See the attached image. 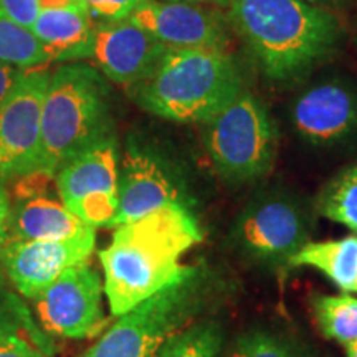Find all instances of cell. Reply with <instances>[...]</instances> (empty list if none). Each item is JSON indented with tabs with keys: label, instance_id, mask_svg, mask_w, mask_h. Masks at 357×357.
I'll use <instances>...</instances> for the list:
<instances>
[{
	"label": "cell",
	"instance_id": "6da1fadb",
	"mask_svg": "<svg viewBox=\"0 0 357 357\" xmlns=\"http://www.w3.org/2000/svg\"><path fill=\"white\" fill-rule=\"evenodd\" d=\"M200 240L197 218L178 204L116 227L100 252L111 314L118 318L181 280L190 268L182 265V257Z\"/></svg>",
	"mask_w": 357,
	"mask_h": 357
},
{
	"label": "cell",
	"instance_id": "7a4b0ae2",
	"mask_svg": "<svg viewBox=\"0 0 357 357\" xmlns=\"http://www.w3.org/2000/svg\"><path fill=\"white\" fill-rule=\"evenodd\" d=\"M227 20L271 82H293L339 42L336 17L305 0H231Z\"/></svg>",
	"mask_w": 357,
	"mask_h": 357
},
{
	"label": "cell",
	"instance_id": "3957f363",
	"mask_svg": "<svg viewBox=\"0 0 357 357\" xmlns=\"http://www.w3.org/2000/svg\"><path fill=\"white\" fill-rule=\"evenodd\" d=\"M147 113L174 123H207L243 93L235 58L218 48L169 50L149 77L131 86Z\"/></svg>",
	"mask_w": 357,
	"mask_h": 357
},
{
	"label": "cell",
	"instance_id": "277c9868",
	"mask_svg": "<svg viewBox=\"0 0 357 357\" xmlns=\"http://www.w3.org/2000/svg\"><path fill=\"white\" fill-rule=\"evenodd\" d=\"M109 84L86 63L53 71L42 108L37 172L55 177L66 160L109 136Z\"/></svg>",
	"mask_w": 357,
	"mask_h": 357
},
{
	"label": "cell",
	"instance_id": "5b68a950",
	"mask_svg": "<svg viewBox=\"0 0 357 357\" xmlns=\"http://www.w3.org/2000/svg\"><path fill=\"white\" fill-rule=\"evenodd\" d=\"M208 284L202 268L190 266L171 287L118 316L83 357H153L167 337L189 326L211 291Z\"/></svg>",
	"mask_w": 357,
	"mask_h": 357
},
{
	"label": "cell",
	"instance_id": "8992f818",
	"mask_svg": "<svg viewBox=\"0 0 357 357\" xmlns=\"http://www.w3.org/2000/svg\"><path fill=\"white\" fill-rule=\"evenodd\" d=\"M204 142L217 172L225 181L243 184L273 169L278 131L261 101L243 91L205 123Z\"/></svg>",
	"mask_w": 357,
	"mask_h": 357
},
{
	"label": "cell",
	"instance_id": "52a82bcc",
	"mask_svg": "<svg viewBox=\"0 0 357 357\" xmlns=\"http://www.w3.org/2000/svg\"><path fill=\"white\" fill-rule=\"evenodd\" d=\"M311 236V220L303 205L283 192H263L236 218L234 238L240 252L265 266H289Z\"/></svg>",
	"mask_w": 357,
	"mask_h": 357
},
{
	"label": "cell",
	"instance_id": "ba28073f",
	"mask_svg": "<svg viewBox=\"0 0 357 357\" xmlns=\"http://www.w3.org/2000/svg\"><path fill=\"white\" fill-rule=\"evenodd\" d=\"M56 189L61 204L93 227H114L119 212L118 146L113 136L86 147L58 169Z\"/></svg>",
	"mask_w": 357,
	"mask_h": 357
},
{
	"label": "cell",
	"instance_id": "9c48e42d",
	"mask_svg": "<svg viewBox=\"0 0 357 357\" xmlns=\"http://www.w3.org/2000/svg\"><path fill=\"white\" fill-rule=\"evenodd\" d=\"M50 77L47 68H26L0 102V182L37 172L42 108Z\"/></svg>",
	"mask_w": 357,
	"mask_h": 357
},
{
	"label": "cell",
	"instance_id": "30bf717a",
	"mask_svg": "<svg viewBox=\"0 0 357 357\" xmlns=\"http://www.w3.org/2000/svg\"><path fill=\"white\" fill-rule=\"evenodd\" d=\"M102 294L105 283L88 263L71 266L33 300L38 323L53 336H100L108 324L102 310Z\"/></svg>",
	"mask_w": 357,
	"mask_h": 357
},
{
	"label": "cell",
	"instance_id": "8fae6325",
	"mask_svg": "<svg viewBox=\"0 0 357 357\" xmlns=\"http://www.w3.org/2000/svg\"><path fill=\"white\" fill-rule=\"evenodd\" d=\"M119 212L114 227L134 222L166 205L189 207L184 185L166 159L149 147L129 141L118 181Z\"/></svg>",
	"mask_w": 357,
	"mask_h": 357
},
{
	"label": "cell",
	"instance_id": "7c38bea8",
	"mask_svg": "<svg viewBox=\"0 0 357 357\" xmlns=\"http://www.w3.org/2000/svg\"><path fill=\"white\" fill-rule=\"evenodd\" d=\"M95 234L68 240H10L0 252L3 273L22 296L35 300L71 266L88 263Z\"/></svg>",
	"mask_w": 357,
	"mask_h": 357
},
{
	"label": "cell",
	"instance_id": "4fadbf2b",
	"mask_svg": "<svg viewBox=\"0 0 357 357\" xmlns=\"http://www.w3.org/2000/svg\"><path fill=\"white\" fill-rule=\"evenodd\" d=\"M129 20L166 45L169 50H227L230 43L227 17L215 8L197 3L142 0Z\"/></svg>",
	"mask_w": 357,
	"mask_h": 357
},
{
	"label": "cell",
	"instance_id": "5bb4252c",
	"mask_svg": "<svg viewBox=\"0 0 357 357\" xmlns=\"http://www.w3.org/2000/svg\"><path fill=\"white\" fill-rule=\"evenodd\" d=\"M167 52L166 45L129 19L96 25L93 58L102 75L114 83L131 88L142 82Z\"/></svg>",
	"mask_w": 357,
	"mask_h": 357
},
{
	"label": "cell",
	"instance_id": "9a60e30c",
	"mask_svg": "<svg viewBox=\"0 0 357 357\" xmlns=\"http://www.w3.org/2000/svg\"><path fill=\"white\" fill-rule=\"evenodd\" d=\"M291 121L311 144H336L357 128V93L341 82L314 84L294 101Z\"/></svg>",
	"mask_w": 357,
	"mask_h": 357
},
{
	"label": "cell",
	"instance_id": "2e32d148",
	"mask_svg": "<svg viewBox=\"0 0 357 357\" xmlns=\"http://www.w3.org/2000/svg\"><path fill=\"white\" fill-rule=\"evenodd\" d=\"M48 55V61H73L95 53L96 25L84 3L40 10L30 29Z\"/></svg>",
	"mask_w": 357,
	"mask_h": 357
},
{
	"label": "cell",
	"instance_id": "e0dca14e",
	"mask_svg": "<svg viewBox=\"0 0 357 357\" xmlns=\"http://www.w3.org/2000/svg\"><path fill=\"white\" fill-rule=\"evenodd\" d=\"M95 231L63 204L43 195L19 199L8 215L12 240H68Z\"/></svg>",
	"mask_w": 357,
	"mask_h": 357
},
{
	"label": "cell",
	"instance_id": "ac0fdd59",
	"mask_svg": "<svg viewBox=\"0 0 357 357\" xmlns=\"http://www.w3.org/2000/svg\"><path fill=\"white\" fill-rule=\"evenodd\" d=\"M0 357H55L48 333L0 273Z\"/></svg>",
	"mask_w": 357,
	"mask_h": 357
},
{
	"label": "cell",
	"instance_id": "d6986e66",
	"mask_svg": "<svg viewBox=\"0 0 357 357\" xmlns=\"http://www.w3.org/2000/svg\"><path fill=\"white\" fill-rule=\"evenodd\" d=\"M289 266L314 268L344 294H357V235L307 242Z\"/></svg>",
	"mask_w": 357,
	"mask_h": 357
},
{
	"label": "cell",
	"instance_id": "ffe728a7",
	"mask_svg": "<svg viewBox=\"0 0 357 357\" xmlns=\"http://www.w3.org/2000/svg\"><path fill=\"white\" fill-rule=\"evenodd\" d=\"M312 316L323 336L341 344L357 339V298L351 294H318L311 301Z\"/></svg>",
	"mask_w": 357,
	"mask_h": 357
},
{
	"label": "cell",
	"instance_id": "44dd1931",
	"mask_svg": "<svg viewBox=\"0 0 357 357\" xmlns=\"http://www.w3.org/2000/svg\"><path fill=\"white\" fill-rule=\"evenodd\" d=\"M222 347V326L217 321H202L174 333L153 357H220Z\"/></svg>",
	"mask_w": 357,
	"mask_h": 357
},
{
	"label": "cell",
	"instance_id": "7402d4cb",
	"mask_svg": "<svg viewBox=\"0 0 357 357\" xmlns=\"http://www.w3.org/2000/svg\"><path fill=\"white\" fill-rule=\"evenodd\" d=\"M318 212L357 235V164L339 172L318 199Z\"/></svg>",
	"mask_w": 357,
	"mask_h": 357
},
{
	"label": "cell",
	"instance_id": "603a6c76",
	"mask_svg": "<svg viewBox=\"0 0 357 357\" xmlns=\"http://www.w3.org/2000/svg\"><path fill=\"white\" fill-rule=\"evenodd\" d=\"M0 61L25 70L48 63L47 52L37 37L29 29L12 20L2 8H0Z\"/></svg>",
	"mask_w": 357,
	"mask_h": 357
},
{
	"label": "cell",
	"instance_id": "cb8c5ba5",
	"mask_svg": "<svg viewBox=\"0 0 357 357\" xmlns=\"http://www.w3.org/2000/svg\"><path fill=\"white\" fill-rule=\"evenodd\" d=\"M227 357H307L289 339L265 329H250L236 337Z\"/></svg>",
	"mask_w": 357,
	"mask_h": 357
},
{
	"label": "cell",
	"instance_id": "d4e9b609",
	"mask_svg": "<svg viewBox=\"0 0 357 357\" xmlns=\"http://www.w3.org/2000/svg\"><path fill=\"white\" fill-rule=\"evenodd\" d=\"M93 20L101 24L129 19L142 0H83Z\"/></svg>",
	"mask_w": 357,
	"mask_h": 357
},
{
	"label": "cell",
	"instance_id": "484cf974",
	"mask_svg": "<svg viewBox=\"0 0 357 357\" xmlns=\"http://www.w3.org/2000/svg\"><path fill=\"white\" fill-rule=\"evenodd\" d=\"M0 8L15 20L17 24L32 29L35 20L40 15V2L38 0H0Z\"/></svg>",
	"mask_w": 357,
	"mask_h": 357
},
{
	"label": "cell",
	"instance_id": "4316f807",
	"mask_svg": "<svg viewBox=\"0 0 357 357\" xmlns=\"http://www.w3.org/2000/svg\"><path fill=\"white\" fill-rule=\"evenodd\" d=\"M24 73L25 68H19V66L0 61V102L6 100L8 93L12 91V88L15 86Z\"/></svg>",
	"mask_w": 357,
	"mask_h": 357
},
{
	"label": "cell",
	"instance_id": "83f0119b",
	"mask_svg": "<svg viewBox=\"0 0 357 357\" xmlns=\"http://www.w3.org/2000/svg\"><path fill=\"white\" fill-rule=\"evenodd\" d=\"M8 215H10V211H8L7 199L3 197V194H2V192H0V252H2L3 245L7 243Z\"/></svg>",
	"mask_w": 357,
	"mask_h": 357
},
{
	"label": "cell",
	"instance_id": "f1b7e54d",
	"mask_svg": "<svg viewBox=\"0 0 357 357\" xmlns=\"http://www.w3.org/2000/svg\"><path fill=\"white\" fill-rule=\"evenodd\" d=\"M38 2L42 10H48V8H65L77 6V3H84L83 0H38Z\"/></svg>",
	"mask_w": 357,
	"mask_h": 357
},
{
	"label": "cell",
	"instance_id": "f546056e",
	"mask_svg": "<svg viewBox=\"0 0 357 357\" xmlns=\"http://www.w3.org/2000/svg\"><path fill=\"white\" fill-rule=\"evenodd\" d=\"M167 2H182V3H197V6L229 7L231 0H167Z\"/></svg>",
	"mask_w": 357,
	"mask_h": 357
},
{
	"label": "cell",
	"instance_id": "4dcf8cb0",
	"mask_svg": "<svg viewBox=\"0 0 357 357\" xmlns=\"http://www.w3.org/2000/svg\"><path fill=\"white\" fill-rule=\"evenodd\" d=\"M346 357H357V339L346 344Z\"/></svg>",
	"mask_w": 357,
	"mask_h": 357
},
{
	"label": "cell",
	"instance_id": "1f68e13d",
	"mask_svg": "<svg viewBox=\"0 0 357 357\" xmlns=\"http://www.w3.org/2000/svg\"><path fill=\"white\" fill-rule=\"evenodd\" d=\"M305 2H310L312 6H323V3H337L342 0H305Z\"/></svg>",
	"mask_w": 357,
	"mask_h": 357
}]
</instances>
